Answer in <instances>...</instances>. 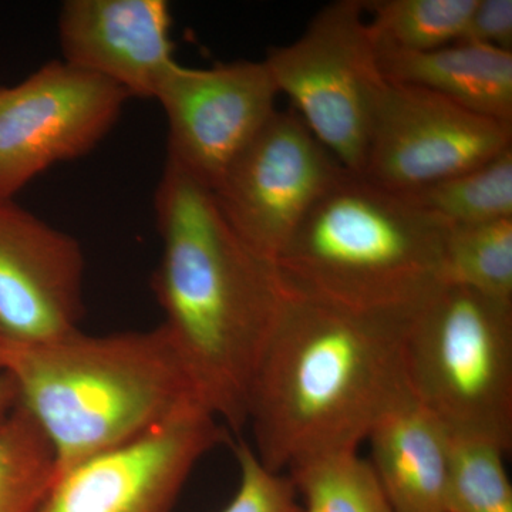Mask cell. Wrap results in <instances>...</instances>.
Wrapping results in <instances>:
<instances>
[{
  "label": "cell",
  "instance_id": "cell-9",
  "mask_svg": "<svg viewBox=\"0 0 512 512\" xmlns=\"http://www.w3.org/2000/svg\"><path fill=\"white\" fill-rule=\"evenodd\" d=\"M227 429L192 402L144 436L67 468L36 512H171Z\"/></svg>",
  "mask_w": 512,
  "mask_h": 512
},
{
  "label": "cell",
  "instance_id": "cell-7",
  "mask_svg": "<svg viewBox=\"0 0 512 512\" xmlns=\"http://www.w3.org/2000/svg\"><path fill=\"white\" fill-rule=\"evenodd\" d=\"M128 99L116 84L63 60L0 86V200H15L47 168L89 154Z\"/></svg>",
  "mask_w": 512,
  "mask_h": 512
},
{
  "label": "cell",
  "instance_id": "cell-24",
  "mask_svg": "<svg viewBox=\"0 0 512 512\" xmlns=\"http://www.w3.org/2000/svg\"><path fill=\"white\" fill-rule=\"evenodd\" d=\"M19 397L15 383L8 373L0 370V423L8 419L9 414L18 406Z\"/></svg>",
  "mask_w": 512,
  "mask_h": 512
},
{
  "label": "cell",
  "instance_id": "cell-13",
  "mask_svg": "<svg viewBox=\"0 0 512 512\" xmlns=\"http://www.w3.org/2000/svg\"><path fill=\"white\" fill-rule=\"evenodd\" d=\"M164 0H67L59 15L63 62L154 99L175 64Z\"/></svg>",
  "mask_w": 512,
  "mask_h": 512
},
{
  "label": "cell",
  "instance_id": "cell-10",
  "mask_svg": "<svg viewBox=\"0 0 512 512\" xmlns=\"http://www.w3.org/2000/svg\"><path fill=\"white\" fill-rule=\"evenodd\" d=\"M512 126L458 106L439 94L387 82L377 106L362 177L409 194L500 156Z\"/></svg>",
  "mask_w": 512,
  "mask_h": 512
},
{
  "label": "cell",
  "instance_id": "cell-19",
  "mask_svg": "<svg viewBox=\"0 0 512 512\" xmlns=\"http://www.w3.org/2000/svg\"><path fill=\"white\" fill-rule=\"evenodd\" d=\"M56 478L49 441L18 403L0 423V512H36Z\"/></svg>",
  "mask_w": 512,
  "mask_h": 512
},
{
  "label": "cell",
  "instance_id": "cell-22",
  "mask_svg": "<svg viewBox=\"0 0 512 512\" xmlns=\"http://www.w3.org/2000/svg\"><path fill=\"white\" fill-rule=\"evenodd\" d=\"M235 453L239 487L222 512H302L298 491L288 474L268 470L245 441H239Z\"/></svg>",
  "mask_w": 512,
  "mask_h": 512
},
{
  "label": "cell",
  "instance_id": "cell-17",
  "mask_svg": "<svg viewBox=\"0 0 512 512\" xmlns=\"http://www.w3.org/2000/svg\"><path fill=\"white\" fill-rule=\"evenodd\" d=\"M477 0H366L376 45L429 52L461 42Z\"/></svg>",
  "mask_w": 512,
  "mask_h": 512
},
{
  "label": "cell",
  "instance_id": "cell-12",
  "mask_svg": "<svg viewBox=\"0 0 512 512\" xmlns=\"http://www.w3.org/2000/svg\"><path fill=\"white\" fill-rule=\"evenodd\" d=\"M82 245L15 200H0V336L30 345L79 330Z\"/></svg>",
  "mask_w": 512,
  "mask_h": 512
},
{
  "label": "cell",
  "instance_id": "cell-6",
  "mask_svg": "<svg viewBox=\"0 0 512 512\" xmlns=\"http://www.w3.org/2000/svg\"><path fill=\"white\" fill-rule=\"evenodd\" d=\"M279 94L350 173L365 164L387 80L363 0H338L316 13L291 45L264 60Z\"/></svg>",
  "mask_w": 512,
  "mask_h": 512
},
{
  "label": "cell",
  "instance_id": "cell-8",
  "mask_svg": "<svg viewBox=\"0 0 512 512\" xmlns=\"http://www.w3.org/2000/svg\"><path fill=\"white\" fill-rule=\"evenodd\" d=\"M345 171L295 111H276L212 194L241 241L275 265L313 205Z\"/></svg>",
  "mask_w": 512,
  "mask_h": 512
},
{
  "label": "cell",
  "instance_id": "cell-2",
  "mask_svg": "<svg viewBox=\"0 0 512 512\" xmlns=\"http://www.w3.org/2000/svg\"><path fill=\"white\" fill-rule=\"evenodd\" d=\"M154 210L153 289L198 399L225 429L247 426L249 386L285 285L225 220L210 188L167 161Z\"/></svg>",
  "mask_w": 512,
  "mask_h": 512
},
{
  "label": "cell",
  "instance_id": "cell-4",
  "mask_svg": "<svg viewBox=\"0 0 512 512\" xmlns=\"http://www.w3.org/2000/svg\"><path fill=\"white\" fill-rule=\"evenodd\" d=\"M446 227L346 170L276 259L296 291L359 309H414L441 286Z\"/></svg>",
  "mask_w": 512,
  "mask_h": 512
},
{
  "label": "cell",
  "instance_id": "cell-21",
  "mask_svg": "<svg viewBox=\"0 0 512 512\" xmlns=\"http://www.w3.org/2000/svg\"><path fill=\"white\" fill-rule=\"evenodd\" d=\"M447 512H512L507 451L480 439L450 436Z\"/></svg>",
  "mask_w": 512,
  "mask_h": 512
},
{
  "label": "cell",
  "instance_id": "cell-1",
  "mask_svg": "<svg viewBox=\"0 0 512 512\" xmlns=\"http://www.w3.org/2000/svg\"><path fill=\"white\" fill-rule=\"evenodd\" d=\"M249 386L252 450L289 474L356 453L373 427L413 399L404 346L414 309H359L285 284Z\"/></svg>",
  "mask_w": 512,
  "mask_h": 512
},
{
  "label": "cell",
  "instance_id": "cell-11",
  "mask_svg": "<svg viewBox=\"0 0 512 512\" xmlns=\"http://www.w3.org/2000/svg\"><path fill=\"white\" fill-rule=\"evenodd\" d=\"M278 96L264 60L210 69L175 64L156 96L168 121L167 161L214 190L278 111Z\"/></svg>",
  "mask_w": 512,
  "mask_h": 512
},
{
  "label": "cell",
  "instance_id": "cell-25",
  "mask_svg": "<svg viewBox=\"0 0 512 512\" xmlns=\"http://www.w3.org/2000/svg\"><path fill=\"white\" fill-rule=\"evenodd\" d=\"M3 342H5V340H3L2 336H0V348H2Z\"/></svg>",
  "mask_w": 512,
  "mask_h": 512
},
{
  "label": "cell",
  "instance_id": "cell-16",
  "mask_svg": "<svg viewBox=\"0 0 512 512\" xmlns=\"http://www.w3.org/2000/svg\"><path fill=\"white\" fill-rule=\"evenodd\" d=\"M403 197L446 228L512 218V147L487 163Z\"/></svg>",
  "mask_w": 512,
  "mask_h": 512
},
{
  "label": "cell",
  "instance_id": "cell-15",
  "mask_svg": "<svg viewBox=\"0 0 512 512\" xmlns=\"http://www.w3.org/2000/svg\"><path fill=\"white\" fill-rule=\"evenodd\" d=\"M389 83L429 90L464 109L512 126V53L474 42L429 52L377 46Z\"/></svg>",
  "mask_w": 512,
  "mask_h": 512
},
{
  "label": "cell",
  "instance_id": "cell-18",
  "mask_svg": "<svg viewBox=\"0 0 512 512\" xmlns=\"http://www.w3.org/2000/svg\"><path fill=\"white\" fill-rule=\"evenodd\" d=\"M441 285L512 302V218L446 228Z\"/></svg>",
  "mask_w": 512,
  "mask_h": 512
},
{
  "label": "cell",
  "instance_id": "cell-20",
  "mask_svg": "<svg viewBox=\"0 0 512 512\" xmlns=\"http://www.w3.org/2000/svg\"><path fill=\"white\" fill-rule=\"evenodd\" d=\"M288 476L303 500L302 512H390L359 451L313 461Z\"/></svg>",
  "mask_w": 512,
  "mask_h": 512
},
{
  "label": "cell",
  "instance_id": "cell-14",
  "mask_svg": "<svg viewBox=\"0 0 512 512\" xmlns=\"http://www.w3.org/2000/svg\"><path fill=\"white\" fill-rule=\"evenodd\" d=\"M450 434L410 399L367 436L369 464L390 512H447Z\"/></svg>",
  "mask_w": 512,
  "mask_h": 512
},
{
  "label": "cell",
  "instance_id": "cell-3",
  "mask_svg": "<svg viewBox=\"0 0 512 512\" xmlns=\"http://www.w3.org/2000/svg\"><path fill=\"white\" fill-rule=\"evenodd\" d=\"M0 370L45 434L57 476L144 436L201 402L163 326L19 345L3 342Z\"/></svg>",
  "mask_w": 512,
  "mask_h": 512
},
{
  "label": "cell",
  "instance_id": "cell-23",
  "mask_svg": "<svg viewBox=\"0 0 512 512\" xmlns=\"http://www.w3.org/2000/svg\"><path fill=\"white\" fill-rule=\"evenodd\" d=\"M461 42L480 43L512 53L511 0H477Z\"/></svg>",
  "mask_w": 512,
  "mask_h": 512
},
{
  "label": "cell",
  "instance_id": "cell-5",
  "mask_svg": "<svg viewBox=\"0 0 512 512\" xmlns=\"http://www.w3.org/2000/svg\"><path fill=\"white\" fill-rule=\"evenodd\" d=\"M414 402L451 437L512 447V302L441 285L413 313L404 346Z\"/></svg>",
  "mask_w": 512,
  "mask_h": 512
}]
</instances>
